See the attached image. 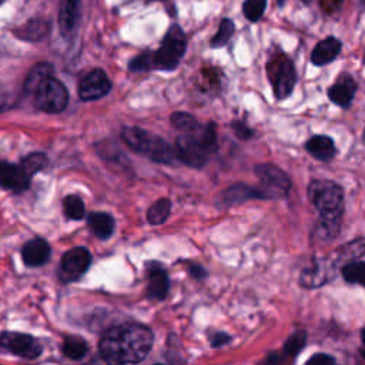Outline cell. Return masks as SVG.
I'll return each mask as SVG.
<instances>
[{"label":"cell","mask_w":365,"mask_h":365,"mask_svg":"<svg viewBox=\"0 0 365 365\" xmlns=\"http://www.w3.org/2000/svg\"><path fill=\"white\" fill-rule=\"evenodd\" d=\"M153 331L141 324H121L108 328L100 344V355L110 364H137L151 351Z\"/></svg>","instance_id":"cell-1"},{"label":"cell","mask_w":365,"mask_h":365,"mask_svg":"<svg viewBox=\"0 0 365 365\" xmlns=\"http://www.w3.org/2000/svg\"><path fill=\"white\" fill-rule=\"evenodd\" d=\"M309 201L321 215V228L327 237L336 235L344 211L342 188L328 180H314L307 190Z\"/></svg>","instance_id":"cell-2"},{"label":"cell","mask_w":365,"mask_h":365,"mask_svg":"<svg viewBox=\"0 0 365 365\" xmlns=\"http://www.w3.org/2000/svg\"><path fill=\"white\" fill-rule=\"evenodd\" d=\"M178 158L188 167L201 168L217 150V133L212 124L198 127L192 133H184L175 141Z\"/></svg>","instance_id":"cell-3"},{"label":"cell","mask_w":365,"mask_h":365,"mask_svg":"<svg viewBox=\"0 0 365 365\" xmlns=\"http://www.w3.org/2000/svg\"><path fill=\"white\" fill-rule=\"evenodd\" d=\"M123 141L134 151L148 157L153 161L170 164L173 163L171 147L160 137L140 128V127H123Z\"/></svg>","instance_id":"cell-4"},{"label":"cell","mask_w":365,"mask_h":365,"mask_svg":"<svg viewBox=\"0 0 365 365\" xmlns=\"http://www.w3.org/2000/svg\"><path fill=\"white\" fill-rule=\"evenodd\" d=\"M187 48V38L178 24H173L163 38L158 50L150 51L151 70H174Z\"/></svg>","instance_id":"cell-5"},{"label":"cell","mask_w":365,"mask_h":365,"mask_svg":"<svg viewBox=\"0 0 365 365\" xmlns=\"http://www.w3.org/2000/svg\"><path fill=\"white\" fill-rule=\"evenodd\" d=\"M36 107L44 113L56 114L63 111L68 103L66 86L51 74L43 77L33 90Z\"/></svg>","instance_id":"cell-6"},{"label":"cell","mask_w":365,"mask_h":365,"mask_svg":"<svg viewBox=\"0 0 365 365\" xmlns=\"http://www.w3.org/2000/svg\"><path fill=\"white\" fill-rule=\"evenodd\" d=\"M267 74L277 98L281 100L291 94L297 83V73L292 61L287 56L279 54L272 57L267 64Z\"/></svg>","instance_id":"cell-7"},{"label":"cell","mask_w":365,"mask_h":365,"mask_svg":"<svg viewBox=\"0 0 365 365\" xmlns=\"http://www.w3.org/2000/svg\"><path fill=\"white\" fill-rule=\"evenodd\" d=\"M255 174L262 184V191L267 198L277 195H285L291 187L288 175L272 164H258L255 165Z\"/></svg>","instance_id":"cell-8"},{"label":"cell","mask_w":365,"mask_h":365,"mask_svg":"<svg viewBox=\"0 0 365 365\" xmlns=\"http://www.w3.org/2000/svg\"><path fill=\"white\" fill-rule=\"evenodd\" d=\"M91 265V255L87 248L76 247L66 251L60 262V278L64 282L78 279Z\"/></svg>","instance_id":"cell-9"},{"label":"cell","mask_w":365,"mask_h":365,"mask_svg":"<svg viewBox=\"0 0 365 365\" xmlns=\"http://www.w3.org/2000/svg\"><path fill=\"white\" fill-rule=\"evenodd\" d=\"M0 344L7 351L26 359L38 358L43 351L41 344L34 336L29 334H21V332H13V331L3 332L0 336Z\"/></svg>","instance_id":"cell-10"},{"label":"cell","mask_w":365,"mask_h":365,"mask_svg":"<svg viewBox=\"0 0 365 365\" xmlns=\"http://www.w3.org/2000/svg\"><path fill=\"white\" fill-rule=\"evenodd\" d=\"M110 90H111V81L108 80L107 74L103 70L96 68L87 73L81 78L78 84V97L84 101L98 100L107 96Z\"/></svg>","instance_id":"cell-11"},{"label":"cell","mask_w":365,"mask_h":365,"mask_svg":"<svg viewBox=\"0 0 365 365\" xmlns=\"http://www.w3.org/2000/svg\"><path fill=\"white\" fill-rule=\"evenodd\" d=\"M30 177L23 171L20 165L0 161V187L6 190H11L16 192H21L29 188Z\"/></svg>","instance_id":"cell-12"},{"label":"cell","mask_w":365,"mask_h":365,"mask_svg":"<svg viewBox=\"0 0 365 365\" xmlns=\"http://www.w3.org/2000/svg\"><path fill=\"white\" fill-rule=\"evenodd\" d=\"M145 268H147V279H148V287H147L148 297L154 299H164L170 288L167 271L161 264L155 261L148 262Z\"/></svg>","instance_id":"cell-13"},{"label":"cell","mask_w":365,"mask_h":365,"mask_svg":"<svg viewBox=\"0 0 365 365\" xmlns=\"http://www.w3.org/2000/svg\"><path fill=\"white\" fill-rule=\"evenodd\" d=\"M81 14V0H61L58 10V27L64 37L76 33Z\"/></svg>","instance_id":"cell-14"},{"label":"cell","mask_w":365,"mask_h":365,"mask_svg":"<svg viewBox=\"0 0 365 365\" xmlns=\"http://www.w3.org/2000/svg\"><path fill=\"white\" fill-rule=\"evenodd\" d=\"M50 254H51V248L48 242L43 238L30 240L21 248L23 261L29 267H40L46 264L50 258Z\"/></svg>","instance_id":"cell-15"},{"label":"cell","mask_w":365,"mask_h":365,"mask_svg":"<svg viewBox=\"0 0 365 365\" xmlns=\"http://www.w3.org/2000/svg\"><path fill=\"white\" fill-rule=\"evenodd\" d=\"M356 83L349 74H341L335 84L329 87L328 97L331 101L341 107H348L355 96Z\"/></svg>","instance_id":"cell-16"},{"label":"cell","mask_w":365,"mask_h":365,"mask_svg":"<svg viewBox=\"0 0 365 365\" xmlns=\"http://www.w3.org/2000/svg\"><path fill=\"white\" fill-rule=\"evenodd\" d=\"M332 277V265L327 259H319L314 264V267L302 271L301 284L305 288H317L322 287Z\"/></svg>","instance_id":"cell-17"},{"label":"cell","mask_w":365,"mask_h":365,"mask_svg":"<svg viewBox=\"0 0 365 365\" xmlns=\"http://www.w3.org/2000/svg\"><path fill=\"white\" fill-rule=\"evenodd\" d=\"M341 51V41L335 37H327L319 41L311 54V61L315 66H325L335 60Z\"/></svg>","instance_id":"cell-18"},{"label":"cell","mask_w":365,"mask_h":365,"mask_svg":"<svg viewBox=\"0 0 365 365\" xmlns=\"http://www.w3.org/2000/svg\"><path fill=\"white\" fill-rule=\"evenodd\" d=\"M50 33V23L44 19H31L14 30V34L26 41H38Z\"/></svg>","instance_id":"cell-19"},{"label":"cell","mask_w":365,"mask_h":365,"mask_svg":"<svg viewBox=\"0 0 365 365\" xmlns=\"http://www.w3.org/2000/svg\"><path fill=\"white\" fill-rule=\"evenodd\" d=\"M307 151L317 160L328 161L335 155V145L328 135H314L305 144Z\"/></svg>","instance_id":"cell-20"},{"label":"cell","mask_w":365,"mask_h":365,"mask_svg":"<svg viewBox=\"0 0 365 365\" xmlns=\"http://www.w3.org/2000/svg\"><path fill=\"white\" fill-rule=\"evenodd\" d=\"M88 225L93 234L100 240H107L114 232V218L107 212H91L88 215Z\"/></svg>","instance_id":"cell-21"},{"label":"cell","mask_w":365,"mask_h":365,"mask_svg":"<svg viewBox=\"0 0 365 365\" xmlns=\"http://www.w3.org/2000/svg\"><path fill=\"white\" fill-rule=\"evenodd\" d=\"M248 198H267V195L264 194L262 190L248 187V185H244V184L232 185L231 188H228L222 194L224 204H234V202H238V201L241 202V201L248 200Z\"/></svg>","instance_id":"cell-22"},{"label":"cell","mask_w":365,"mask_h":365,"mask_svg":"<svg viewBox=\"0 0 365 365\" xmlns=\"http://www.w3.org/2000/svg\"><path fill=\"white\" fill-rule=\"evenodd\" d=\"M61 349H63L64 356H67L68 359H73V361H78V359L84 358V355L87 354V344L83 338H80L77 335H70V336L64 338Z\"/></svg>","instance_id":"cell-23"},{"label":"cell","mask_w":365,"mask_h":365,"mask_svg":"<svg viewBox=\"0 0 365 365\" xmlns=\"http://www.w3.org/2000/svg\"><path fill=\"white\" fill-rule=\"evenodd\" d=\"M171 211V202L168 198L157 200L148 210H147V220L153 225H158L167 220Z\"/></svg>","instance_id":"cell-24"},{"label":"cell","mask_w":365,"mask_h":365,"mask_svg":"<svg viewBox=\"0 0 365 365\" xmlns=\"http://www.w3.org/2000/svg\"><path fill=\"white\" fill-rule=\"evenodd\" d=\"M364 274H365V262L362 259H349L342 267V277L349 284H364Z\"/></svg>","instance_id":"cell-25"},{"label":"cell","mask_w":365,"mask_h":365,"mask_svg":"<svg viewBox=\"0 0 365 365\" xmlns=\"http://www.w3.org/2000/svg\"><path fill=\"white\" fill-rule=\"evenodd\" d=\"M51 73H53V66H51L50 63H46V61L37 63V64L31 68V71L29 73V76H27V78H26L24 90H26L27 93H33V90H34V87L37 86V83H38L43 77H46V76H48V74H51Z\"/></svg>","instance_id":"cell-26"},{"label":"cell","mask_w":365,"mask_h":365,"mask_svg":"<svg viewBox=\"0 0 365 365\" xmlns=\"http://www.w3.org/2000/svg\"><path fill=\"white\" fill-rule=\"evenodd\" d=\"M47 165V155L43 153H31L23 158L20 167L31 178Z\"/></svg>","instance_id":"cell-27"},{"label":"cell","mask_w":365,"mask_h":365,"mask_svg":"<svg viewBox=\"0 0 365 365\" xmlns=\"http://www.w3.org/2000/svg\"><path fill=\"white\" fill-rule=\"evenodd\" d=\"M63 211L70 220H81L84 217V202L78 195H68L63 201Z\"/></svg>","instance_id":"cell-28"},{"label":"cell","mask_w":365,"mask_h":365,"mask_svg":"<svg viewBox=\"0 0 365 365\" xmlns=\"http://www.w3.org/2000/svg\"><path fill=\"white\" fill-rule=\"evenodd\" d=\"M170 121H171V124H173L177 130H180V131H182V133H192V131L198 130V127H200L198 121H197L191 114L182 113V111L174 113V114L171 115Z\"/></svg>","instance_id":"cell-29"},{"label":"cell","mask_w":365,"mask_h":365,"mask_svg":"<svg viewBox=\"0 0 365 365\" xmlns=\"http://www.w3.org/2000/svg\"><path fill=\"white\" fill-rule=\"evenodd\" d=\"M234 23L230 19H222L218 27V31L211 38V47H222L228 43L231 36L234 34Z\"/></svg>","instance_id":"cell-30"},{"label":"cell","mask_w":365,"mask_h":365,"mask_svg":"<svg viewBox=\"0 0 365 365\" xmlns=\"http://www.w3.org/2000/svg\"><path fill=\"white\" fill-rule=\"evenodd\" d=\"M267 7V0H245L242 6V13L250 21H258Z\"/></svg>","instance_id":"cell-31"},{"label":"cell","mask_w":365,"mask_h":365,"mask_svg":"<svg viewBox=\"0 0 365 365\" xmlns=\"http://www.w3.org/2000/svg\"><path fill=\"white\" fill-rule=\"evenodd\" d=\"M307 342V332L305 331H295L284 344V351L289 356H295Z\"/></svg>","instance_id":"cell-32"},{"label":"cell","mask_w":365,"mask_h":365,"mask_svg":"<svg viewBox=\"0 0 365 365\" xmlns=\"http://www.w3.org/2000/svg\"><path fill=\"white\" fill-rule=\"evenodd\" d=\"M231 127H232L235 135L241 140H248L252 135V130L250 127H247L242 121H232Z\"/></svg>","instance_id":"cell-33"},{"label":"cell","mask_w":365,"mask_h":365,"mask_svg":"<svg viewBox=\"0 0 365 365\" xmlns=\"http://www.w3.org/2000/svg\"><path fill=\"white\" fill-rule=\"evenodd\" d=\"M307 364H318V365H321V364H335V359L332 356L327 355V354H315L314 356H311L308 359Z\"/></svg>","instance_id":"cell-34"},{"label":"cell","mask_w":365,"mask_h":365,"mask_svg":"<svg viewBox=\"0 0 365 365\" xmlns=\"http://www.w3.org/2000/svg\"><path fill=\"white\" fill-rule=\"evenodd\" d=\"M210 341H211V345H212V346H221V345H224V344H227V342L230 341V336H228L227 334L221 332V331H217V332L210 338Z\"/></svg>","instance_id":"cell-35"},{"label":"cell","mask_w":365,"mask_h":365,"mask_svg":"<svg viewBox=\"0 0 365 365\" xmlns=\"http://www.w3.org/2000/svg\"><path fill=\"white\" fill-rule=\"evenodd\" d=\"M188 271H190V274H191L194 278H197V279H201V278L207 277V271H205L201 265H198V264H191L190 268H188Z\"/></svg>","instance_id":"cell-36"},{"label":"cell","mask_w":365,"mask_h":365,"mask_svg":"<svg viewBox=\"0 0 365 365\" xmlns=\"http://www.w3.org/2000/svg\"><path fill=\"white\" fill-rule=\"evenodd\" d=\"M277 1H278V4H279V6H282V4H284V1H285V0H277Z\"/></svg>","instance_id":"cell-37"},{"label":"cell","mask_w":365,"mask_h":365,"mask_svg":"<svg viewBox=\"0 0 365 365\" xmlns=\"http://www.w3.org/2000/svg\"><path fill=\"white\" fill-rule=\"evenodd\" d=\"M0 97H1V93H0ZM1 104H3V103H1V98H0V106H1Z\"/></svg>","instance_id":"cell-38"},{"label":"cell","mask_w":365,"mask_h":365,"mask_svg":"<svg viewBox=\"0 0 365 365\" xmlns=\"http://www.w3.org/2000/svg\"><path fill=\"white\" fill-rule=\"evenodd\" d=\"M361 3H364V0H361Z\"/></svg>","instance_id":"cell-39"}]
</instances>
